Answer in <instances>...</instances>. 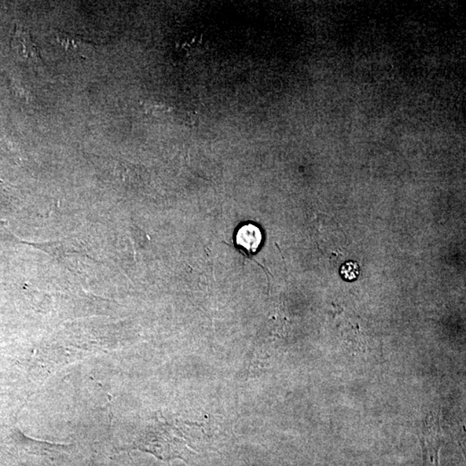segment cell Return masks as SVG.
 I'll return each instance as SVG.
<instances>
[{
  "label": "cell",
  "instance_id": "1",
  "mask_svg": "<svg viewBox=\"0 0 466 466\" xmlns=\"http://www.w3.org/2000/svg\"><path fill=\"white\" fill-rule=\"evenodd\" d=\"M263 233L256 224L247 222L238 226L235 234V247L245 258L252 259L258 253L263 242Z\"/></svg>",
  "mask_w": 466,
  "mask_h": 466
},
{
  "label": "cell",
  "instance_id": "2",
  "mask_svg": "<svg viewBox=\"0 0 466 466\" xmlns=\"http://www.w3.org/2000/svg\"><path fill=\"white\" fill-rule=\"evenodd\" d=\"M13 49L17 51L20 57L27 59L33 64L42 61L38 47L33 41L31 36L23 29H17L12 42Z\"/></svg>",
  "mask_w": 466,
  "mask_h": 466
},
{
  "label": "cell",
  "instance_id": "3",
  "mask_svg": "<svg viewBox=\"0 0 466 466\" xmlns=\"http://www.w3.org/2000/svg\"><path fill=\"white\" fill-rule=\"evenodd\" d=\"M57 42L67 51H72V53L82 56L83 53H87L93 49V44L85 41L82 38H75L67 33H57Z\"/></svg>",
  "mask_w": 466,
  "mask_h": 466
},
{
  "label": "cell",
  "instance_id": "4",
  "mask_svg": "<svg viewBox=\"0 0 466 466\" xmlns=\"http://www.w3.org/2000/svg\"><path fill=\"white\" fill-rule=\"evenodd\" d=\"M361 269H359L358 264L355 262H347L343 264L340 269V275L344 280L354 281L359 276Z\"/></svg>",
  "mask_w": 466,
  "mask_h": 466
},
{
  "label": "cell",
  "instance_id": "5",
  "mask_svg": "<svg viewBox=\"0 0 466 466\" xmlns=\"http://www.w3.org/2000/svg\"><path fill=\"white\" fill-rule=\"evenodd\" d=\"M145 108L147 112L152 113V115H165L171 112L170 106L163 104L159 101H149L145 105Z\"/></svg>",
  "mask_w": 466,
  "mask_h": 466
}]
</instances>
